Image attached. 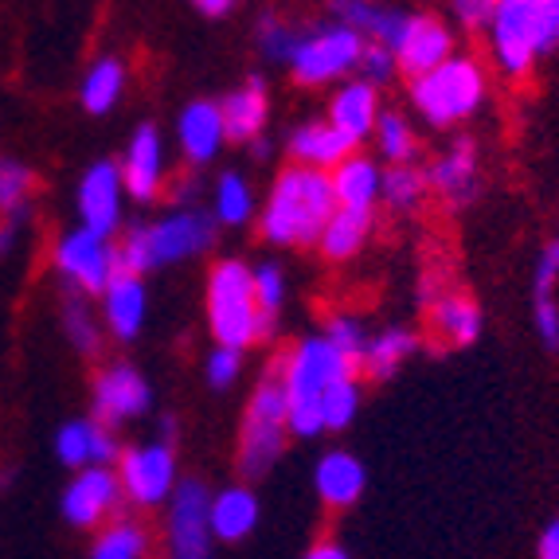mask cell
I'll use <instances>...</instances> for the list:
<instances>
[{"instance_id":"603a6c76","label":"cell","mask_w":559,"mask_h":559,"mask_svg":"<svg viewBox=\"0 0 559 559\" xmlns=\"http://www.w3.org/2000/svg\"><path fill=\"white\" fill-rule=\"evenodd\" d=\"M106 325L114 329L118 341H133L145 325V286L130 274H114L106 286Z\"/></svg>"},{"instance_id":"681fc988","label":"cell","mask_w":559,"mask_h":559,"mask_svg":"<svg viewBox=\"0 0 559 559\" xmlns=\"http://www.w3.org/2000/svg\"><path fill=\"white\" fill-rule=\"evenodd\" d=\"M306 559H353L348 556L341 544H333V540H325V544H313V548L306 551Z\"/></svg>"},{"instance_id":"3957f363","label":"cell","mask_w":559,"mask_h":559,"mask_svg":"<svg viewBox=\"0 0 559 559\" xmlns=\"http://www.w3.org/2000/svg\"><path fill=\"white\" fill-rule=\"evenodd\" d=\"M356 376V364H348L345 356L329 345L325 336H309L301 341L286 360V376H282V388H286L289 400V430L294 435H321V411L318 400L329 383Z\"/></svg>"},{"instance_id":"7402d4cb","label":"cell","mask_w":559,"mask_h":559,"mask_svg":"<svg viewBox=\"0 0 559 559\" xmlns=\"http://www.w3.org/2000/svg\"><path fill=\"white\" fill-rule=\"evenodd\" d=\"M353 141L341 130H333L329 121H313V126H301L294 138H289V153L301 160V168H336L341 160H348Z\"/></svg>"},{"instance_id":"9a60e30c","label":"cell","mask_w":559,"mask_h":559,"mask_svg":"<svg viewBox=\"0 0 559 559\" xmlns=\"http://www.w3.org/2000/svg\"><path fill=\"white\" fill-rule=\"evenodd\" d=\"M118 497H121L118 477H114L106 466H91L67 485L63 516L75 524V528H91V524H98L114 504H118Z\"/></svg>"},{"instance_id":"ac0fdd59","label":"cell","mask_w":559,"mask_h":559,"mask_svg":"<svg viewBox=\"0 0 559 559\" xmlns=\"http://www.w3.org/2000/svg\"><path fill=\"white\" fill-rule=\"evenodd\" d=\"M224 118H219V106L212 103H192L180 114V150L192 165H207V160L219 153L224 145Z\"/></svg>"},{"instance_id":"4fadbf2b","label":"cell","mask_w":559,"mask_h":559,"mask_svg":"<svg viewBox=\"0 0 559 559\" xmlns=\"http://www.w3.org/2000/svg\"><path fill=\"white\" fill-rule=\"evenodd\" d=\"M450 51H454V39H450L447 24H439L435 16H407V28H403V39L392 56L407 75L423 79L430 71H439L450 59Z\"/></svg>"},{"instance_id":"e575fe53","label":"cell","mask_w":559,"mask_h":559,"mask_svg":"<svg viewBox=\"0 0 559 559\" xmlns=\"http://www.w3.org/2000/svg\"><path fill=\"white\" fill-rule=\"evenodd\" d=\"M325 341L336 348V353L345 356L348 364H356V368H360L364 353H368V341H372V336L364 333L360 321H353V318H333V321H329V329H325Z\"/></svg>"},{"instance_id":"4316f807","label":"cell","mask_w":559,"mask_h":559,"mask_svg":"<svg viewBox=\"0 0 559 559\" xmlns=\"http://www.w3.org/2000/svg\"><path fill=\"white\" fill-rule=\"evenodd\" d=\"M368 227H372V215L368 212H348V207H336L333 215H329L325 231H321V251L329 254V259H353L356 251H360L364 235H368Z\"/></svg>"},{"instance_id":"2e32d148","label":"cell","mask_w":559,"mask_h":559,"mask_svg":"<svg viewBox=\"0 0 559 559\" xmlns=\"http://www.w3.org/2000/svg\"><path fill=\"white\" fill-rule=\"evenodd\" d=\"M160 168H165V153H160V133L153 126H138L126 160H121V180L133 200H153L160 188Z\"/></svg>"},{"instance_id":"1f68e13d","label":"cell","mask_w":559,"mask_h":559,"mask_svg":"<svg viewBox=\"0 0 559 559\" xmlns=\"http://www.w3.org/2000/svg\"><path fill=\"white\" fill-rule=\"evenodd\" d=\"M145 556V532L138 524H114L94 540L91 559H141Z\"/></svg>"},{"instance_id":"836d02e7","label":"cell","mask_w":559,"mask_h":559,"mask_svg":"<svg viewBox=\"0 0 559 559\" xmlns=\"http://www.w3.org/2000/svg\"><path fill=\"white\" fill-rule=\"evenodd\" d=\"M376 138H380L383 157L395 160V165H407V157L415 153V133H411L407 118H400V114H383L376 121Z\"/></svg>"},{"instance_id":"44dd1931","label":"cell","mask_w":559,"mask_h":559,"mask_svg":"<svg viewBox=\"0 0 559 559\" xmlns=\"http://www.w3.org/2000/svg\"><path fill=\"white\" fill-rule=\"evenodd\" d=\"M224 118V133L231 141H259L262 126H266V86L262 79H251L242 91H231L219 106Z\"/></svg>"},{"instance_id":"cb8c5ba5","label":"cell","mask_w":559,"mask_h":559,"mask_svg":"<svg viewBox=\"0 0 559 559\" xmlns=\"http://www.w3.org/2000/svg\"><path fill=\"white\" fill-rule=\"evenodd\" d=\"M254 524H259V497L247 489V485H235L212 501V536L215 540H242L251 536Z\"/></svg>"},{"instance_id":"52a82bcc","label":"cell","mask_w":559,"mask_h":559,"mask_svg":"<svg viewBox=\"0 0 559 559\" xmlns=\"http://www.w3.org/2000/svg\"><path fill=\"white\" fill-rule=\"evenodd\" d=\"M360 56H364L360 32L348 28V24H329V28H318L313 36L298 39L294 56H289V67H294L298 83L318 86L336 75H345L353 67H360Z\"/></svg>"},{"instance_id":"5b68a950","label":"cell","mask_w":559,"mask_h":559,"mask_svg":"<svg viewBox=\"0 0 559 559\" xmlns=\"http://www.w3.org/2000/svg\"><path fill=\"white\" fill-rule=\"evenodd\" d=\"M485 98V75L474 59H457L450 56L439 71L415 79L411 86V103L430 126H450L457 118H469V114L481 106Z\"/></svg>"},{"instance_id":"ba28073f","label":"cell","mask_w":559,"mask_h":559,"mask_svg":"<svg viewBox=\"0 0 559 559\" xmlns=\"http://www.w3.org/2000/svg\"><path fill=\"white\" fill-rule=\"evenodd\" d=\"M173 559H212V497L200 481L177 485L168 509Z\"/></svg>"},{"instance_id":"c3c4849f","label":"cell","mask_w":559,"mask_h":559,"mask_svg":"<svg viewBox=\"0 0 559 559\" xmlns=\"http://www.w3.org/2000/svg\"><path fill=\"white\" fill-rule=\"evenodd\" d=\"M536 551H540V559H559V516L540 532V544H536Z\"/></svg>"},{"instance_id":"d590c367","label":"cell","mask_w":559,"mask_h":559,"mask_svg":"<svg viewBox=\"0 0 559 559\" xmlns=\"http://www.w3.org/2000/svg\"><path fill=\"white\" fill-rule=\"evenodd\" d=\"M423 185H427V177H419L415 168L395 165L392 173H383V180H380V197L388 200L392 207H411V204H419Z\"/></svg>"},{"instance_id":"d6986e66","label":"cell","mask_w":559,"mask_h":559,"mask_svg":"<svg viewBox=\"0 0 559 559\" xmlns=\"http://www.w3.org/2000/svg\"><path fill=\"white\" fill-rule=\"evenodd\" d=\"M313 485H318V493L325 504L348 509V504H356L364 493V466L353 454H345V450H333V454H325L318 462Z\"/></svg>"},{"instance_id":"d4e9b609","label":"cell","mask_w":559,"mask_h":559,"mask_svg":"<svg viewBox=\"0 0 559 559\" xmlns=\"http://www.w3.org/2000/svg\"><path fill=\"white\" fill-rule=\"evenodd\" d=\"M329 126L345 133L353 145L360 138H368L376 126V86H368V83L341 86L333 106H329Z\"/></svg>"},{"instance_id":"f907efd6","label":"cell","mask_w":559,"mask_h":559,"mask_svg":"<svg viewBox=\"0 0 559 559\" xmlns=\"http://www.w3.org/2000/svg\"><path fill=\"white\" fill-rule=\"evenodd\" d=\"M197 12H204V16H227V12H231V0H200Z\"/></svg>"},{"instance_id":"83f0119b","label":"cell","mask_w":559,"mask_h":559,"mask_svg":"<svg viewBox=\"0 0 559 559\" xmlns=\"http://www.w3.org/2000/svg\"><path fill=\"white\" fill-rule=\"evenodd\" d=\"M411 353H415V336L403 333V329H388V333H380V336L368 341L364 372L372 376V380H388V376H392Z\"/></svg>"},{"instance_id":"484cf974","label":"cell","mask_w":559,"mask_h":559,"mask_svg":"<svg viewBox=\"0 0 559 559\" xmlns=\"http://www.w3.org/2000/svg\"><path fill=\"white\" fill-rule=\"evenodd\" d=\"M430 321L447 336L450 345H474L481 336V309H477L474 298H439L435 309H430Z\"/></svg>"},{"instance_id":"7c38bea8","label":"cell","mask_w":559,"mask_h":559,"mask_svg":"<svg viewBox=\"0 0 559 559\" xmlns=\"http://www.w3.org/2000/svg\"><path fill=\"white\" fill-rule=\"evenodd\" d=\"M215 235V215L204 212H173L165 215L160 224L150 227V251H153V266L160 262H180V259H192L200 254L212 242Z\"/></svg>"},{"instance_id":"277c9868","label":"cell","mask_w":559,"mask_h":559,"mask_svg":"<svg viewBox=\"0 0 559 559\" xmlns=\"http://www.w3.org/2000/svg\"><path fill=\"white\" fill-rule=\"evenodd\" d=\"M489 28L501 71L524 75L544 51L559 44V0H501Z\"/></svg>"},{"instance_id":"74e56055","label":"cell","mask_w":559,"mask_h":559,"mask_svg":"<svg viewBox=\"0 0 559 559\" xmlns=\"http://www.w3.org/2000/svg\"><path fill=\"white\" fill-rule=\"evenodd\" d=\"M32 188V173L24 165H12V160H0V212H20L24 197Z\"/></svg>"},{"instance_id":"7bdbcfd3","label":"cell","mask_w":559,"mask_h":559,"mask_svg":"<svg viewBox=\"0 0 559 559\" xmlns=\"http://www.w3.org/2000/svg\"><path fill=\"white\" fill-rule=\"evenodd\" d=\"M360 67H364V83H368V86L388 83V79H392V71H395V56L388 51V47L372 44V47H364Z\"/></svg>"},{"instance_id":"4dcf8cb0","label":"cell","mask_w":559,"mask_h":559,"mask_svg":"<svg viewBox=\"0 0 559 559\" xmlns=\"http://www.w3.org/2000/svg\"><path fill=\"white\" fill-rule=\"evenodd\" d=\"M251 212H254V200H251L247 180H242L239 173H224L219 185H215V219L239 227L251 219Z\"/></svg>"},{"instance_id":"d6a6232c","label":"cell","mask_w":559,"mask_h":559,"mask_svg":"<svg viewBox=\"0 0 559 559\" xmlns=\"http://www.w3.org/2000/svg\"><path fill=\"white\" fill-rule=\"evenodd\" d=\"M153 271V251H150V227H130L121 247H114V274H138Z\"/></svg>"},{"instance_id":"7a4b0ae2","label":"cell","mask_w":559,"mask_h":559,"mask_svg":"<svg viewBox=\"0 0 559 559\" xmlns=\"http://www.w3.org/2000/svg\"><path fill=\"white\" fill-rule=\"evenodd\" d=\"M207 321L215 341L224 348H247L251 341L274 336V318H262L254 301V274L251 266L227 259L212 271L207 282Z\"/></svg>"},{"instance_id":"8fae6325","label":"cell","mask_w":559,"mask_h":559,"mask_svg":"<svg viewBox=\"0 0 559 559\" xmlns=\"http://www.w3.org/2000/svg\"><path fill=\"white\" fill-rule=\"evenodd\" d=\"M79 215H83V231L110 239L121 219V168L110 160L86 168L83 185H79Z\"/></svg>"},{"instance_id":"f1b7e54d","label":"cell","mask_w":559,"mask_h":559,"mask_svg":"<svg viewBox=\"0 0 559 559\" xmlns=\"http://www.w3.org/2000/svg\"><path fill=\"white\" fill-rule=\"evenodd\" d=\"M121 86H126V71L118 59H98L83 79V106L91 114H106L118 103Z\"/></svg>"},{"instance_id":"8992f818","label":"cell","mask_w":559,"mask_h":559,"mask_svg":"<svg viewBox=\"0 0 559 559\" xmlns=\"http://www.w3.org/2000/svg\"><path fill=\"white\" fill-rule=\"evenodd\" d=\"M289 430V400L282 380H262L259 392L251 395L247 407V423H242V442H239V469L242 477H262L271 469V462L286 447Z\"/></svg>"},{"instance_id":"ee69618b","label":"cell","mask_w":559,"mask_h":559,"mask_svg":"<svg viewBox=\"0 0 559 559\" xmlns=\"http://www.w3.org/2000/svg\"><path fill=\"white\" fill-rule=\"evenodd\" d=\"M532 321H536V333L548 348H559V306L556 301H536L532 306Z\"/></svg>"},{"instance_id":"bcb514c9","label":"cell","mask_w":559,"mask_h":559,"mask_svg":"<svg viewBox=\"0 0 559 559\" xmlns=\"http://www.w3.org/2000/svg\"><path fill=\"white\" fill-rule=\"evenodd\" d=\"M454 12H457V20H462L466 28H485V24H493L497 4H493V0H457Z\"/></svg>"},{"instance_id":"6da1fadb","label":"cell","mask_w":559,"mask_h":559,"mask_svg":"<svg viewBox=\"0 0 559 559\" xmlns=\"http://www.w3.org/2000/svg\"><path fill=\"white\" fill-rule=\"evenodd\" d=\"M336 212L333 185L318 168H286L274 185L266 212H262V235L282 247H306L318 242L329 215Z\"/></svg>"},{"instance_id":"ffe728a7","label":"cell","mask_w":559,"mask_h":559,"mask_svg":"<svg viewBox=\"0 0 559 559\" xmlns=\"http://www.w3.org/2000/svg\"><path fill=\"white\" fill-rule=\"evenodd\" d=\"M380 180H383V173L368 157H348L333 168L329 185H333L336 207L368 212V207L376 204V197H380Z\"/></svg>"},{"instance_id":"5bb4252c","label":"cell","mask_w":559,"mask_h":559,"mask_svg":"<svg viewBox=\"0 0 559 559\" xmlns=\"http://www.w3.org/2000/svg\"><path fill=\"white\" fill-rule=\"evenodd\" d=\"M145 407H150V383H145V376H141L138 368H130V364L106 368V372L94 380V415L103 423L138 419Z\"/></svg>"},{"instance_id":"ab89813d","label":"cell","mask_w":559,"mask_h":559,"mask_svg":"<svg viewBox=\"0 0 559 559\" xmlns=\"http://www.w3.org/2000/svg\"><path fill=\"white\" fill-rule=\"evenodd\" d=\"M556 282H559V239H551L540 251V259H536V274H532V306H536V301H556L551 298Z\"/></svg>"},{"instance_id":"30bf717a","label":"cell","mask_w":559,"mask_h":559,"mask_svg":"<svg viewBox=\"0 0 559 559\" xmlns=\"http://www.w3.org/2000/svg\"><path fill=\"white\" fill-rule=\"evenodd\" d=\"M121 485L130 501L138 504H160L168 493H177V462L165 442L153 447H138L121 462Z\"/></svg>"},{"instance_id":"f35d334b","label":"cell","mask_w":559,"mask_h":559,"mask_svg":"<svg viewBox=\"0 0 559 559\" xmlns=\"http://www.w3.org/2000/svg\"><path fill=\"white\" fill-rule=\"evenodd\" d=\"M282 298H286V282H282V271L266 262V266H259V271H254V301H259L262 318H278Z\"/></svg>"},{"instance_id":"9c48e42d","label":"cell","mask_w":559,"mask_h":559,"mask_svg":"<svg viewBox=\"0 0 559 559\" xmlns=\"http://www.w3.org/2000/svg\"><path fill=\"white\" fill-rule=\"evenodd\" d=\"M56 262L63 278L86 294H106V286L114 282V247L83 227L59 239Z\"/></svg>"},{"instance_id":"f546056e","label":"cell","mask_w":559,"mask_h":559,"mask_svg":"<svg viewBox=\"0 0 559 559\" xmlns=\"http://www.w3.org/2000/svg\"><path fill=\"white\" fill-rule=\"evenodd\" d=\"M356 407H360V388H356V376L329 383L318 400L321 411V430H345L356 419Z\"/></svg>"},{"instance_id":"60d3db41","label":"cell","mask_w":559,"mask_h":559,"mask_svg":"<svg viewBox=\"0 0 559 559\" xmlns=\"http://www.w3.org/2000/svg\"><path fill=\"white\" fill-rule=\"evenodd\" d=\"M63 329H67V336L75 341L83 353H94L98 348V336H94V321H91V313H86V306L79 298H71L67 301V309H63Z\"/></svg>"},{"instance_id":"f6af8a7d","label":"cell","mask_w":559,"mask_h":559,"mask_svg":"<svg viewBox=\"0 0 559 559\" xmlns=\"http://www.w3.org/2000/svg\"><path fill=\"white\" fill-rule=\"evenodd\" d=\"M262 47H266V56L289 59V56H294V47H298V36H289V32L282 28V24L266 20V24H262Z\"/></svg>"},{"instance_id":"7dc6e473","label":"cell","mask_w":559,"mask_h":559,"mask_svg":"<svg viewBox=\"0 0 559 559\" xmlns=\"http://www.w3.org/2000/svg\"><path fill=\"white\" fill-rule=\"evenodd\" d=\"M118 457V442L106 427H94V439H91V462L94 466H103V462H114Z\"/></svg>"},{"instance_id":"b9f144b4","label":"cell","mask_w":559,"mask_h":559,"mask_svg":"<svg viewBox=\"0 0 559 559\" xmlns=\"http://www.w3.org/2000/svg\"><path fill=\"white\" fill-rule=\"evenodd\" d=\"M239 348H224V345H215V353L207 356V383L212 388H231L235 376H239Z\"/></svg>"},{"instance_id":"8d00e7d4","label":"cell","mask_w":559,"mask_h":559,"mask_svg":"<svg viewBox=\"0 0 559 559\" xmlns=\"http://www.w3.org/2000/svg\"><path fill=\"white\" fill-rule=\"evenodd\" d=\"M91 439H94V423H67L56 435V454L63 466H86L91 462Z\"/></svg>"},{"instance_id":"e0dca14e","label":"cell","mask_w":559,"mask_h":559,"mask_svg":"<svg viewBox=\"0 0 559 559\" xmlns=\"http://www.w3.org/2000/svg\"><path fill=\"white\" fill-rule=\"evenodd\" d=\"M427 185L435 192L450 200V204H466L474 197L477 188V153H474V141L462 138L450 145V153L442 160H435L427 173Z\"/></svg>"}]
</instances>
